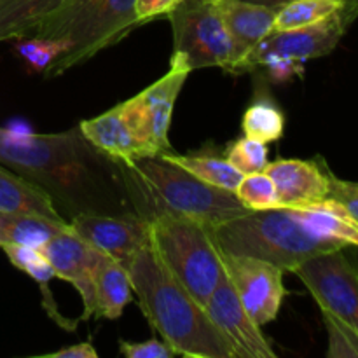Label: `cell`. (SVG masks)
Returning <instances> with one entry per match:
<instances>
[{"label":"cell","mask_w":358,"mask_h":358,"mask_svg":"<svg viewBox=\"0 0 358 358\" xmlns=\"http://www.w3.org/2000/svg\"><path fill=\"white\" fill-rule=\"evenodd\" d=\"M77 128L83 133L84 138L93 143L98 150L124 164L142 159V157H154L129 128L122 103L115 105L114 108L96 117L80 121Z\"/></svg>","instance_id":"e0dca14e"},{"label":"cell","mask_w":358,"mask_h":358,"mask_svg":"<svg viewBox=\"0 0 358 358\" xmlns=\"http://www.w3.org/2000/svg\"><path fill=\"white\" fill-rule=\"evenodd\" d=\"M234 194L248 210L282 208L275 182L264 171L243 175Z\"/></svg>","instance_id":"4316f807"},{"label":"cell","mask_w":358,"mask_h":358,"mask_svg":"<svg viewBox=\"0 0 358 358\" xmlns=\"http://www.w3.org/2000/svg\"><path fill=\"white\" fill-rule=\"evenodd\" d=\"M358 17V2L332 14L327 20L292 30H273L243 63L241 72H248L262 65L269 58H282L301 63L334 51L336 45Z\"/></svg>","instance_id":"9c48e42d"},{"label":"cell","mask_w":358,"mask_h":358,"mask_svg":"<svg viewBox=\"0 0 358 358\" xmlns=\"http://www.w3.org/2000/svg\"><path fill=\"white\" fill-rule=\"evenodd\" d=\"M0 163L44 189L69 220L80 213L138 217L124 163L98 150L79 128L55 135L0 129Z\"/></svg>","instance_id":"6da1fadb"},{"label":"cell","mask_w":358,"mask_h":358,"mask_svg":"<svg viewBox=\"0 0 358 358\" xmlns=\"http://www.w3.org/2000/svg\"><path fill=\"white\" fill-rule=\"evenodd\" d=\"M69 48L70 45L65 41L44 37L20 38V42L16 44V51L35 72H42L48 69L56 58L69 51Z\"/></svg>","instance_id":"83f0119b"},{"label":"cell","mask_w":358,"mask_h":358,"mask_svg":"<svg viewBox=\"0 0 358 358\" xmlns=\"http://www.w3.org/2000/svg\"><path fill=\"white\" fill-rule=\"evenodd\" d=\"M124 166L136 213L143 220L170 212L213 227L250 212L234 192L213 187L159 156Z\"/></svg>","instance_id":"3957f363"},{"label":"cell","mask_w":358,"mask_h":358,"mask_svg":"<svg viewBox=\"0 0 358 358\" xmlns=\"http://www.w3.org/2000/svg\"><path fill=\"white\" fill-rule=\"evenodd\" d=\"M136 24L140 21L135 14V0H69L45 17L31 37L65 41L70 45L44 70L48 79H55L117 44Z\"/></svg>","instance_id":"5b68a950"},{"label":"cell","mask_w":358,"mask_h":358,"mask_svg":"<svg viewBox=\"0 0 358 358\" xmlns=\"http://www.w3.org/2000/svg\"><path fill=\"white\" fill-rule=\"evenodd\" d=\"M69 0H0V41L31 37L35 28Z\"/></svg>","instance_id":"44dd1931"},{"label":"cell","mask_w":358,"mask_h":358,"mask_svg":"<svg viewBox=\"0 0 358 358\" xmlns=\"http://www.w3.org/2000/svg\"><path fill=\"white\" fill-rule=\"evenodd\" d=\"M184 0H135V14L140 24L159 16H168Z\"/></svg>","instance_id":"d6a6232c"},{"label":"cell","mask_w":358,"mask_h":358,"mask_svg":"<svg viewBox=\"0 0 358 358\" xmlns=\"http://www.w3.org/2000/svg\"><path fill=\"white\" fill-rule=\"evenodd\" d=\"M48 358H96L98 353L90 343H80V345H73L70 348H63L59 352L49 353L45 355Z\"/></svg>","instance_id":"836d02e7"},{"label":"cell","mask_w":358,"mask_h":358,"mask_svg":"<svg viewBox=\"0 0 358 358\" xmlns=\"http://www.w3.org/2000/svg\"><path fill=\"white\" fill-rule=\"evenodd\" d=\"M191 72L192 70L185 56L182 52H173L170 70L161 79L150 84L147 90L136 94L143 110H145L147 119H149L150 133H152V138L161 154L171 150L170 140H168L171 114H173L178 93H180L182 86H184L185 79Z\"/></svg>","instance_id":"2e32d148"},{"label":"cell","mask_w":358,"mask_h":358,"mask_svg":"<svg viewBox=\"0 0 358 358\" xmlns=\"http://www.w3.org/2000/svg\"><path fill=\"white\" fill-rule=\"evenodd\" d=\"M324 315V324L329 334V358H358V336L350 327L329 313Z\"/></svg>","instance_id":"f546056e"},{"label":"cell","mask_w":358,"mask_h":358,"mask_svg":"<svg viewBox=\"0 0 358 358\" xmlns=\"http://www.w3.org/2000/svg\"><path fill=\"white\" fill-rule=\"evenodd\" d=\"M203 2H206V3H212V6H219V3L226 2V0H203Z\"/></svg>","instance_id":"d590c367"},{"label":"cell","mask_w":358,"mask_h":358,"mask_svg":"<svg viewBox=\"0 0 358 358\" xmlns=\"http://www.w3.org/2000/svg\"><path fill=\"white\" fill-rule=\"evenodd\" d=\"M121 353L126 358H173L177 353L173 352L168 343H161L157 339L143 343H128L121 341Z\"/></svg>","instance_id":"1f68e13d"},{"label":"cell","mask_w":358,"mask_h":358,"mask_svg":"<svg viewBox=\"0 0 358 358\" xmlns=\"http://www.w3.org/2000/svg\"><path fill=\"white\" fill-rule=\"evenodd\" d=\"M6 255L9 257L10 264L16 266L17 269L27 273L28 276L35 280L38 285L42 287V292H44L45 301L52 303V297L48 294V282L51 278H55V269L49 264L48 257L44 255V252L38 250V248L31 247H21V245H10L3 243L0 245Z\"/></svg>","instance_id":"484cf974"},{"label":"cell","mask_w":358,"mask_h":358,"mask_svg":"<svg viewBox=\"0 0 358 358\" xmlns=\"http://www.w3.org/2000/svg\"><path fill=\"white\" fill-rule=\"evenodd\" d=\"M206 231L222 254L261 259L283 273H294L315 255L345 248L313 233L292 208L250 210Z\"/></svg>","instance_id":"277c9868"},{"label":"cell","mask_w":358,"mask_h":358,"mask_svg":"<svg viewBox=\"0 0 358 358\" xmlns=\"http://www.w3.org/2000/svg\"><path fill=\"white\" fill-rule=\"evenodd\" d=\"M296 215L322 238L343 247H358V224L345 212L339 203L327 198L310 208H292Z\"/></svg>","instance_id":"ffe728a7"},{"label":"cell","mask_w":358,"mask_h":358,"mask_svg":"<svg viewBox=\"0 0 358 358\" xmlns=\"http://www.w3.org/2000/svg\"><path fill=\"white\" fill-rule=\"evenodd\" d=\"M219 10L233 42L231 72H241L245 59L275 28L278 9L247 0H226L219 3Z\"/></svg>","instance_id":"9a60e30c"},{"label":"cell","mask_w":358,"mask_h":358,"mask_svg":"<svg viewBox=\"0 0 358 358\" xmlns=\"http://www.w3.org/2000/svg\"><path fill=\"white\" fill-rule=\"evenodd\" d=\"M69 226L80 240L122 266L150 241L147 220L135 215L80 213L69 220Z\"/></svg>","instance_id":"7c38bea8"},{"label":"cell","mask_w":358,"mask_h":358,"mask_svg":"<svg viewBox=\"0 0 358 358\" xmlns=\"http://www.w3.org/2000/svg\"><path fill=\"white\" fill-rule=\"evenodd\" d=\"M358 0H292L278 9L273 30H292L327 20Z\"/></svg>","instance_id":"cb8c5ba5"},{"label":"cell","mask_w":358,"mask_h":358,"mask_svg":"<svg viewBox=\"0 0 358 358\" xmlns=\"http://www.w3.org/2000/svg\"><path fill=\"white\" fill-rule=\"evenodd\" d=\"M96 318L115 320L131 303V280L128 269L110 255L100 252L93 269Z\"/></svg>","instance_id":"d6986e66"},{"label":"cell","mask_w":358,"mask_h":358,"mask_svg":"<svg viewBox=\"0 0 358 358\" xmlns=\"http://www.w3.org/2000/svg\"><path fill=\"white\" fill-rule=\"evenodd\" d=\"M205 311L231 346L234 358H276L261 325L245 310L227 275L212 292Z\"/></svg>","instance_id":"8fae6325"},{"label":"cell","mask_w":358,"mask_h":358,"mask_svg":"<svg viewBox=\"0 0 358 358\" xmlns=\"http://www.w3.org/2000/svg\"><path fill=\"white\" fill-rule=\"evenodd\" d=\"M150 247L201 306L226 276L222 254L203 224L170 212L147 219Z\"/></svg>","instance_id":"8992f818"},{"label":"cell","mask_w":358,"mask_h":358,"mask_svg":"<svg viewBox=\"0 0 358 358\" xmlns=\"http://www.w3.org/2000/svg\"><path fill=\"white\" fill-rule=\"evenodd\" d=\"M69 229V222H56L38 215H10L0 213V245L42 248L59 231Z\"/></svg>","instance_id":"603a6c76"},{"label":"cell","mask_w":358,"mask_h":358,"mask_svg":"<svg viewBox=\"0 0 358 358\" xmlns=\"http://www.w3.org/2000/svg\"><path fill=\"white\" fill-rule=\"evenodd\" d=\"M320 306L358 336V269L345 248L308 259L294 269Z\"/></svg>","instance_id":"ba28073f"},{"label":"cell","mask_w":358,"mask_h":358,"mask_svg":"<svg viewBox=\"0 0 358 358\" xmlns=\"http://www.w3.org/2000/svg\"><path fill=\"white\" fill-rule=\"evenodd\" d=\"M0 213L38 215L66 222L44 189L3 166H0Z\"/></svg>","instance_id":"ac0fdd59"},{"label":"cell","mask_w":358,"mask_h":358,"mask_svg":"<svg viewBox=\"0 0 358 358\" xmlns=\"http://www.w3.org/2000/svg\"><path fill=\"white\" fill-rule=\"evenodd\" d=\"M173 30V52H182L191 70L205 66L233 69V42L219 6L184 0L168 14Z\"/></svg>","instance_id":"52a82bcc"},{"label":"cell","mask_w":358,"mask_h":358,"mask_svg":"<svg viewBox=\"0 0 358 358\" xmlns=\"http://www.w3.org/2000/svg\"><path fill=\"white\" fill-rule=\"evenodd\" d=\"M226 159L236 168L240 173H257V171H264L268 161V147L264 142L255 138H243L236 140L231 143L229 149L226 152Z\"/></svg>","instance_id":"f1b7e54d"},{"label":"cell","mask_w":358,"mask_h":358,"mask_svg":"<svg viewBox=\"0 0 358 358\" xmlns=\"http://www.w3.org/2000/svg\"><path fill=\"white\" fill-rule=\"evenodd\" d=\"M327 177H329V198L334 199L336 203L345 208L353 219V222L358 224V182L341 180L336 177L327 166Z\"/></svg>","instance_id":"4dcf8cb0"},{"label":"cell","mask_w":358,"mask_h":358,"mask_svg":"<svg viewBox=\"0 0 358 358\" xmlns=\"http://www.w3.org/2000/svg\"><path fill=\"white\" fill-rule=\"evenodd\" d=\"M222 261L227 278L248 315L261 327L275 320L285 297L282 269L261 259L241 255L222 254Z\"/></svg>","instance_id":"30bf717a"},{"label":"cell","mask_w":358,"mask_h":358,"mask_svg":"<svg viewBox=\"0 0 358 358\" xmlns=\"http://www.w3.org/2000/svg\"><path fill=\"white\" fill-rule=\"evenodd\" d=\"M247 2H254V3H262V6L268 7H275V9H280L285 3L292 2V0H247Z\"/></svg>","instance_id":"e575fe53"},{"label":"cell","mask_w":358,"mask_h":358,"mask_svg":"<svg viewBox=\"0 0 358 358\" xmlns=\"http://www.w3.org/2000/svg\"><path fill=\"white\" fill-rule=\"evenodd\" d=\"M159 157L168 163L177 164L182 170L198 177L199 180L206 182L213 187L224 189V191L236 192L238 185L243 178V173H240L226 157L213 156V154L201 152L180 156V154H175L173 150H170V152L159 154Z\"/></svg>","instance_id":"7402d4cb"},{"label":"cell","mask_w":358,"mask_h":358,"mask_svg":"<svg viewBox=\"0 0 358 358\" xmlns=\"http://www.w3.org/2000/svg\"><path fill=\"white\" fill-rule=\"evenodd\" d=\"M131 289L147 322L177 355L191 358H234L215 325L185 287L145 245L124 264Z\"/></svg>","instance_id":"7a4b0ae2"},{"label":"cell","mask_w":358,"mask_h":358,"mask_svg":"<svg viewBox=\"0 0 358 358\" xmlns=\"http://www.w3.org/2000/svg\"><path fill=\"white\" fill-rule=\"evenodd\" d=\"M42 252L55 269L56 278L72 283L83 297V320H90L91 317L96 318L93 269L100 250L80 240L69 226V229L55 234Z\"/></svg>","instance_id":"4fadbf2b"},{"label":"cell","mask_w":358,"mask_h":358,"mask_svg":"<svg viewBox=\"0 0 358 358\" xmlns=\"http://www.w3.org/2000/svg\"><path fill=\"white\" fill-rule=\"evenodd\" d=\"M241 129L248 138L261 140L264 143L276 142L282 138L285 129V115L278 105L268 98H261L245 110Z\"/></svg>","instance_id":"d4e9b609"},{"label":"cell","mask_w":358,"mask_h":358,"mask_svg":"<svg viewBox=\"0 0 358 358\" xmlns=\"http://www.w3.org/2000/svg\"><path fill=\"white\" fill-rule=\"evenodd\" d=\"M264 173L275 182L282 208H310L329 198L327 164L303 159L268 163Z\"/></svg>","instance_id":"5bb4252c"}]
</instances>
